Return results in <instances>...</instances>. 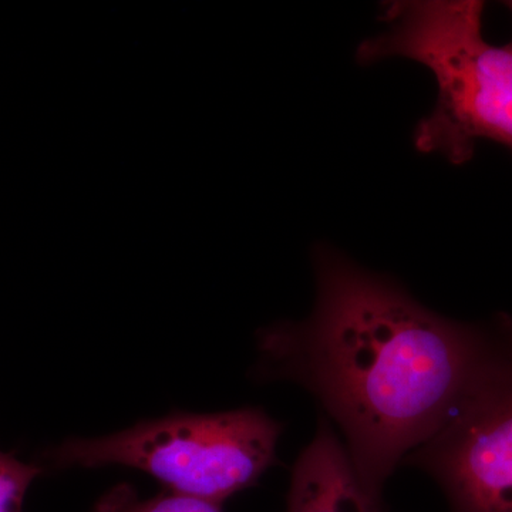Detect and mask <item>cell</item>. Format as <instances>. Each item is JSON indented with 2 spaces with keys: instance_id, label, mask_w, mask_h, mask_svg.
I'll return each instance as SVG.
<instances>
[{
  "instance_id": "3957f363",
  "label": "cell",
  "mask_w": 512,
  "mask_h": 512,
  "mask_svg": "<svg viewBox=\"0 0 512 512\" xmlns=\"http://www.w3.org/2000/svg\"><path fill=\"white\" fill-rule=\"evenodd\" d=\"M281 430L258 409L180 413L109 436L64 441L50 457L57 467L137 468L171 493L221 505L272 466Z\"/></svg>"
},
{
  "instance_id": "8992f818",
  "label": "cell",
  "mask_w": 512,
  "mask_h": 512,
  "mask_svg": "<svg viewBox=\"0 0 512 512\" xmlns=\"http://www.w3.org/2000/svg\"><path fill=\"white\" fill-rule=\"evenodd\" d=\"M93 512H221V505L171 491L141 498L133 487L120 484L97 501Z\"/></svg>"
},
{
  "instance_id": "7a4b0ae2",
  "label": "cell",
  "mask_w": 512,
  "mask_h": 512,
  "mask_svg": "<svg viewBox=\"0 0 512 512\" xmlns=\"http://www.w3.org/2000/svg\"><path fill=\"white\" fill-rule=\"evenodd\" d=\"M480 0L387 3V29L360 43L357 62L406 57L436 77L439 97L414 130V146L454 165L468 163L478 140L512 151V43L490 45Z\"/></svg>"
},
{
  "instance_id": "ba28073f",
  "label": "cell",
  "mask_w": 512,
  "mask_h": 512,
  "mask_svg": "<svg viewBox=\"0 0 512 512\" xmlns=\"http://www.w3.org/2000/svg\"><path fill=\"white\" fill-rule=\"evenodd\" d=\"M505 6H507L508 9L511 10V13H512V2H507L505 3ZM512 43V42H511Z\"/></svg>"
},
{
  "instance_id": "5b68a950",
  "label": "cell",
  "mask_w": 512,
  "mask_h": 512,
  "mask_svg": "<svg viewBox=\"0 0 512 512\" xmlns=\"http://www.w3.org/2000/svg\"><path fill=\"white\" fill-rule=\"evenodd\" d=\"M380 497L360 480L345 444L322 417L293 467L286 512H384Z\"/></svg>"
},
{
  "instance_id": "52a82bcc",
  "label": "cell",
  "mask_w": 512,
  "mask_h": 512,
  "mask_svg": "<svg viewBox=\"0 0 512 512\" xmlns=\"http://www.w3.org/2000/svg\"><path fill=\"white\" fill-rule=\"evenodd\" d=\"M40 470L0 451V512H22L30 484Z\"/></svg>"
},
{
  "instance_id": "6da1fadb",
  "label": "cell",
  "mask_w": 512,
  "mask_h": 512,
  "mask_svg": "<svg viewBox=\"0 0 512 512\" xmlns=\"http://www.w3.org/2000/svg\"><path fill=\"white\" fill-rule=\"evenodd\" d=\"M316 303L302 322L258 336L256 373L305 387L345 436L372 493L429 440L476 379L495 342L443 318L396 281L316 248Z\"/></svg>"
},
{
  "instance_id": "277c9868",
  "label": "cell",
  "mask_w": 512,
  "mask_h": 512,
  "mask_svg": "<svg viewBox=\"0 0 512 512\" xmlns=\"http://www.w3.org/2000/svg\"><path fill=\"white\" fill-rule=\"evenodd\" d=\"M511 338L497 339L453 412L404 458L440 484L451 512H512Z\"/></svg>"
}]
</instances>
